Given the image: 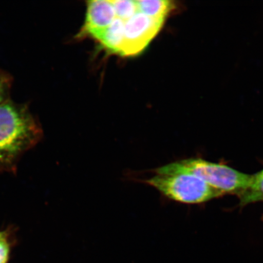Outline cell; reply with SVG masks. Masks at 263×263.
I'll list each match as a JSON object with an SVG mask.
<instances>
[{"instance_id": "2", "label": "cell", "mask_w": 263, "mask_h": 263, "mask_svg": "<svg viewBox=\"0 0 263 263\" xmlns=\"http://www.w3.org/2000/svg\"><path fill=\"white\" fill-rule=\"evenodd\" d=\"M155 174L187 173L204 181L222 193L239 195L248 188L252 175L238 172L232 167L209 162L199 158H190L170 163L152 170Z\"/></svg>"}, {"instance_id": "4", "label": "cell", "mask_w": 263, "mask_h": 263, "mask_svg": "<svg viewBox=\"0 0 263 263\" xmlns=\"http://www.w3.org/2000/svg\"><path fill=\"white\" fill-rule=\"evenodd\" d=\"M165 21L149 17L141 13L124 22V39L121 57H133L141 53L155 38Z\"/></svg>"}, {"instance_id": "3", "label": "cell", "mask_w": 263, "mask_h": 263, "mask_svg": "<svg viewBox=\"0 0 263 263\" xmlns=\"http://www.w3.org/2000/svg\"><path fill=\"white\" fill-rule=\"evenodd\" d=\"M138 180L152 186L166 198L185 204H198L224 195L187 173L155 174L151 178Z\"/></svg>"}, {"instance_id": "8", "label": "cell", "mask_w": 263, "mask_h": 263, "mask_svg": "<svg viewBox=\"0 0 263 263\" xmlns=\"http://www.w3.org/2000/svg\"><path fill=\"white\" fill-rule=\"evenodd\" d=\"M238 196L241 206L263 202V170L252 175L251 182L248 188Z\"/></svg>"}, {"instance_id": "6", "label": "cell", "mask_w": 263, "mask_h": 263, "mask_svg": "<svg viewBox=\"0 0 263 263\" xmlns=\"http://www.w3.org/2000/svg\"><path fill=\"white\" fill-rule=\"evenodd\" d=\"M93 39L108 53L120 55L124 39V22L115 18L112 24Z\"/></svg>"}, {"instance_id": "1", "label": "cell", "mask_w": 263, "mask_h": 263, "mask_svg": "<svg viewBox=\"0 0 263 263\" xmlns=\"http://www.w3.org/2000/svg\"><path fill=\"white\" fill-rule=\"evenodd\" d=\"M44 132L28 104H0V174H15L22 157L40 142Z\"/></svg>"}, {"instance_id": "10", "label": "cell", "mask_w": 263, "mask_h": 263, "mask_svg": "<svg viewBox=\"0 0 263 263\" xmlns=\"http://www.w3.org/2000/svg\"><path fill=\"white\" fill-rule=\"evenodd\" d=\"M12 82L11 74L0 69V104L9 100Z\"/></svg>"}, {"instance_id": "5", "label": "cell", "mask_w": 263, "mask_h": 263, "mask_svg": "<svg viewBox=\"0 0 263 263\" xmlns=\"http://www.w3.org/2000/svg\"><path fill=\"white\" fill-rule=\"evenodd\" d=\"M116 18L111 1L93 0L87 2L85 21L75 39L77 40L88 37L93 39L112 24Z\"/></svg>"}, {"instance_id": "9", "label": "cell", "mask_w": 263, "mask_h": 263, "mask_svg": "<svg viewBox=\"0 0 263 263\" xmlns=\"http://www.w3.org/2000/svg\"><path fill=\"white\" fill-rule=\"evenodd\" d=\"M117 18L124 22L129 20L139 12L136 1L133 0H116L111 1Z\"/></svg>"}, {"instance_id": "7", "label": "cell", "mask_w": 263, "mask_h": 263, "mask_svg": "<svg viewBox=\"0 0 263 263\" xmlns=\"http://www.w3.org/2000/svg\"><path fill=\"white\" fill-rule=\"evenodd\" d=\"M138 10L150 18L166 21L167 16L177 9L176 3L164 0L136 1Z\"/></svg>"}]
</instances>
